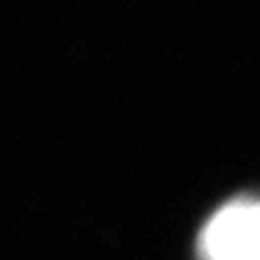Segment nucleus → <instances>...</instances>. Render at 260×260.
Listing matches in <instances>:
<instances>
[{"mask_svg": "<svg viewBox=\"0 0 260 260\" xmlns=\"http://www.w3.org/2000/svg\"><path fill=\"white\" fill-rule=\"evenodd\" d=\"M202 260H260V200H235L208 219L200 235Z\"/></svg>", "mask_w": 260, "mask_h": 260, "instance_id": "f257e3e1", "label": "nucleus"}]
</instances>
